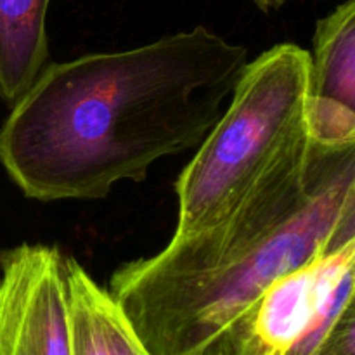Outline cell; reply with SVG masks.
Wrapping results in <instances>:
<instances>
[{
    "instance_id": "obj_1",
    "label": "cell",
    "mask_w": 355,
    "mask_h": 355,
    "mask_svg": "<svg viewBox=\"0 0 355 355\" xmlns=\"http://www.w3.org/2000/svg\"><path fill=\"white\" fill-rule=\"evenodd\" d=\"M250 62L205 26L42 69L0 127V165L30 200H99L198 149Z\"/></svg>"
},
{
    "instance_id": "obj_2",
    "label": "cell",
    "mask_w": 355,
    "mask_h": 355,
    "mask_svg": "<svg viewBox=\"0 0 355 355\" xmlns=\"http://www.w3.org/2000/svg\"><path fill=\"white\" fill-rule=\"evenodd\" d=\"M352 241L355 132L312 99L304 137L231 217L121 266L110 293L153 355H196L274 281Z\"/></svg>"
},
{
    "instance_id": "obj_3",
    "label": "cell",
    "mask_w": 355,
    "mask_h": 355,
    "mask_svg": "<svg viewBox=\"0 0 355 355\" xmlns=\"http://www.w3.org/2000/svg\"><path fill=\"white\" fill-rule=\"evenodd\" d=\"M311 54L279 44L248 62L225 106L175 182L173 236L200 234L231 217L309 128Z\"/></svg>"
},
{
    "instance_id": "obj_4",
    "label": "cell",
    "mask_w": 355,
    "mask_h": 355,
    "mask_svg": "<svg viewBox=\"0 0 355 355\" xmlns=\"http://www.w3.org/2000/svg\"><path fill=\"white\" fill-rule=\"evenodd\" d=\"M355 293V241L274 281L222 345L234 355H314Z\"/></svg>"
},
{
    "instance_id": "obj_5",
    "label": "cell",
    "mask_w": 355,
    "mask_h": 355,
    "mask_svg": "<svg viewBox=\"0 0 355 355\" xmlns=\"http://www.w3.org/2000/svg\"><path fill=\"white\" fill-rule=\"evenodd\" d=\"M66 262L47 245L0 252V355H73Z\"/></svg>"
},
{
    "instance_id": "obj_6",
    "label": "cell",
    "mask_w": 355,
    "mask_h": 355,
    "mask_svg": "<svg viewBox=\"0 0 355 355\" xmlns=\"http://www.w3.org/2000/svg\"><path fill=\"white\" fill-rule=\"evenodd\" d=\"M73 355H153L120 305L80 262L68 257Z\"/></svg>"
},
{
    "instance_id": "obj_7",
    "label": "cell",
    "mask_w": 355,
    "mask_h": 355,
    "mask_svg": "<svg viewBox=\"0 0 355 355\" xmlns=\"http://www.w3.org/2000/svg\"><path fill=\"white\" fill-rule=\"evenodd\" d=\"M51 0H0V99L12 106L49 59Z\"/></svg>"
},
{
    "instance_id": "obj_8",
    "label": "cell",
    "mask_w": 355,
    "mask_h": 355,
    "mask_svg": "<svg viewBox=\"0 0 355 355\" xmlns=\"http://www.w3.org/2000/svg\"><path fill=\"white\" fill-rule=\"evenodd\" d=\"M309 54L312 96L355 116V0H347L319 21Z\"/></svg>"
},
{
    "instance_id": "obj_9",
    "label": "cell",
    "mask_w": 355,
    "mask_h": 355,
    "mask_svg": "<svg viewBox=\"0 0 355 355\" xmlns=\"http://www.w3.org/2000/svg\"><path fill=\"white\" fill-rule=\"evenodd\" d=\"M314 355H355V293L319 343Z\"/></svg>"
},
{
    "instance_id": "obj_10",
    "label": "cell",
    "mask_w": 355,
    "mask_h": 355,
    "mask_svg": "<svg viewBox=\"0 0 355 355\" xmlns=\"http://www.w3.org/2000/svg\"><path fill=\"white\" fill-rule=\"evenodd\" d=\"M196 355H234V354H232L227 347L222 345V343H214V345L207 347V349H203Z\"/></svg>"
},
{
    "instance_id": "obj_11",
    "label": "cell",
    "mask_w": 355,
    "mask_h": 355,
    "mask_svg": "<svg viewBox=\"0 0 355 355\" xmlns=\"http://www.w3.org/2000/svg\"><path fill=\"white\" fill-rule=\"evenodd\" d=\"M253 2H255L260 9L267 12V10H274L277 9V7H281L286 0H253Z\"/></svg>"
}]
</instances>
